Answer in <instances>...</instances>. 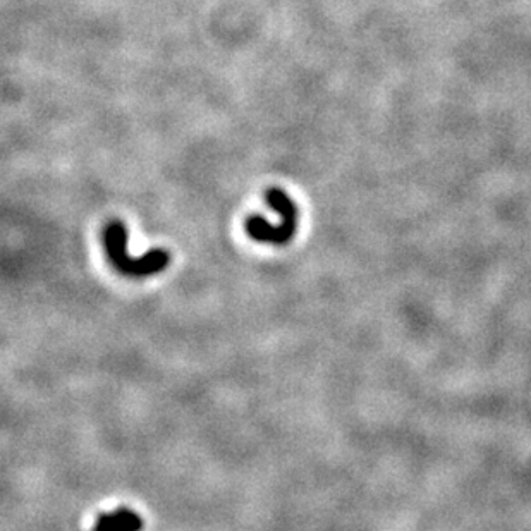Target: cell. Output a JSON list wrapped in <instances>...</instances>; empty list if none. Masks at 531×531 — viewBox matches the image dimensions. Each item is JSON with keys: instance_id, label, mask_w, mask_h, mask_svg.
I'll use <instances>...</instances> for the list:
<instances>
[{"instance_id": "6da1fadb", "label": "cell", "mask_w": 531, "mask_h": 531, "mask_svg": "<svg viewBox=\"0 0 531 531\" xmlns=\"http://www.w3.org/2000/svg\"><path fill=\"white\" fill-rule=\"evenodd\" d=\"M104 244L110 263L117 272L127 277H146L162 272L170 263V253L165 249H150L139 258L127 253V229L120 220H112L105 226Z\"/></svg>"}, {"instance_id": "7a4b0ae2", "label": "cell", "mask_w": 531, "mask_h": 531, "mask_svg": "<svg viewBox=\"0 0 531 531\" xmlns=\"http://www.w3.org/2000/svg\"><path fill=\"white\" fill-rule=\"evenodd\" d=\"M246 233L249 234L255 241L260 242H272V244H286L291 241L296 233V227L280 223V226H272L267 220L253 215L246 220Z\"/></svg>"}, {"instance_id": "3957f363", "label": "cell", "mask_w": 531, "mask_h": 531, "mask_svg": "<svg viewBox=\"0 0 531 531\" xmlns=\"http://www.w3.org/2000/svg\"><path fill=\"white\" fill-rule=\"evenodd\" d=\"M143 526V519L129 509H117L113 513L98 516L97 530H138Z\"/></svg>"}]
</instances>
